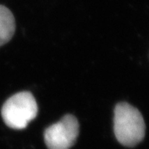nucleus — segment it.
<instances>
[{"label": "nucleus", "mask_w": 149, "mask_h": 149, "mask_svg": "<svg viewBox=\"0 0 149 149\" xmlns=\"http://www.w3.org/2000/svg\"><path fill=\"white\" fill-rule=\"evenodd\" d=\"M15 30V21L8 8L0 5V46L11 40Z\"/></svg>", "instance_id": "obj_4"}, {"label": "nucleus", "mask_w": 149, "mask_h": 149, "mask_svg": "<svg viewBox=\"0 0 149 149\" xmlns=\"http://www.w3.org/2000/svg\"><path fill=\"white\" fill-rule=\"evenodd\" d=\"M113 130L120 143L127 147H133L145 137L146 124L138 110L122 102L114 109Z\"/></svg>", "instance_id": "obj_1"}, {"label": "nucleus", "mask_w": 149, "mask_h": 149, "mask_svg": "<svg viewBox=\"0 0 149 149\" xmlns=\"http://www.w3.org/2000/svg\"><path fill=\"white\" fill-rule=\"evenodd\" d=\"M79 135V123L74 116L68 114L45 131V142L49 149H70Z\"/></svg>", "instance_id": "obj_3"}, {"label": "nucleus", "mask_w": 149, "mask_h": 149, "mask_svg": "<svg viewBox=\"0 0 149 149\" xmlns=\"http://www.w3.org/2000/svg\"><path fill=\"white\" fill-rule=\"evenodd\" d=\"M37 113L36 102L29 92H21L12 95L5 102L2 108L4 122L8 127L15 130L26 128Z\"/></svg>", "instance_id": "obj_2"}]
</instances>
